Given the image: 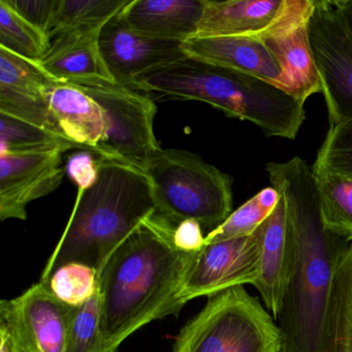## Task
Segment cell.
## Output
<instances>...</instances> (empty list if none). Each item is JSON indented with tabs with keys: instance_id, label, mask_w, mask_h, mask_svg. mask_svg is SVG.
Wrapping results in <instances>:
<instances>
[{
	"instance_id": "cell-1",
	"label": "cell",
	"mask_w": 352,
	"mask_h": 352,
	"mask_svg": "<svg viewBox=\"0 0 352 352\" xmlns=\"http://www.w3.org/2000/svg\"><path fill=\"white\" fill-rule=\"evenodd\" d=\"M285 205L294 261L277 324L280 352H322L323 327L340 259L350 242L325 230L312 168L294 157L265 166Z\"/></svg>"
},
{
	"instance_id": "cell-2",
	"label": "cell",
	"mask_w": 352,
	"mask_h": 352,
	"mask_svg": "<svg viewBox=\"0 0 352 352\" xmlns=\"http://www.w3.org/2000/svg\"><path fill=\"white\" fill-rule=\"evenodd\" d=\"M175 226L154 214L109 257L98 274L102 352L156 319L182 309L178 294L197 253L174 243Z\"/></svg>"
},
{
	"instance_id": "cell-3",
	"label": "cell",
	"mask_w": 352,
	"mask_h": 352,
	"mask_svg": "<svg viewBox=\"0 0 352 352\" xmlns=\"http://www.w3.org/2000/svg\"><path fill=\"white\" fill-rule=\"evenodd\" d=\"M98 157V180L90 188L78 191L71 217L41 282L67 263H86L100 274L114 251L155 214L153 189L145 170Z\"/></svg>"
},
{
	"instance_id": "cell-4",
	"label": "cell",
	"mask_w": 352,
	"mask_h": 352,
	"mask_svg": "<svg viewBox=\"0 0 352 352\" xmlns=\"http://www.w3.org/2000/svg\"><path fill=\"white\" fill-rule=\"evenodd\" d=\"M133 89L207 102L228 117L252 122L270 137L296 139L306 116L304 102L277 86L188 55L138 76Z\"/></svg>"
},
{
	"instance_id": "cell-5",
	"label": "cell",
	"mask_w": 352,
	"mask_h": 352,
	"mask_svg": "<svg viewBox=\"0 0 352 352\" xmlns=\"http://www.w3.org/2000/svg\"><path fill=\"white\" fill-rule=\"evenodd\" d=\"M155 214L172 226L197 220L208 234L232 213V179L192 152L160 149L145 166Z\"/></svg>"
},
{
	"instance_id": "cell-6",
	"label": "cell",
	"mask_w": 352,
	"mask_h": 352,
	"mask_svg": "<svg viewBox=\"0 0 352 352\" xmlns=\"http://www.w3.org/2000/svg\"><path fill=\"white\" fill-rule=\"evenodd\" d=\"M282 337L271 313L236 286L210 296L184 325L173 352H280Z\"/></svg>"
},
{
	"instance_id": "cell-7",
	"label": "cell",
	"mask_w": 352,
	"mask_h": 352,
	"mask_svg": "<svg viewBox=\"0 0 352 352\" xmlns=\"http://www.w3.org/2000/svg\"><path fill=\"white\" fill-rule=\"evenodd\" d=\"M87 92L104 110L107 133L96 154L144 170L162 147L154 133L155 102L139 90L117 83L74 84Z\"/></svg>"
},
{
	"instance_id": "cell-8",
	"label": "cell",
	"mask_w": 352,
	"mask_h": 352,
	"mask_svg": "<svg viewBox=\"0 0 352 352\" xmlns=\"http://www.w3.org/2000/svg\"><path fill=\"white\" fill-rule=\"evenodd\" d=\"M315 0H205L195 36H280L309 23Z\"/></svg>"
},
{
	"instance_id": "cell-9",
	"label": "cell",
	"mask_w": 352,
	"mask_h": 352,
	"mask_svg": "<svg viewBox=\"0 0 352 352\" xmlns=\"http://www.w3.org/2000/svg\"><path fill=\"white\" fill-rule=\"evenodd\" d=\"M308 34L329 124L352 120V45L331 0H315Z\"/></svg>"
},
{
	"instance_id": "cell-10",
	"label": "cell",
	"mask_w": 352,
	"mask_h": 352,
	"mask_svg": "<svg viewBox=\"0 0 352 352\" xmlns=\"http://www.w3.org/2000/svg\"><path fill=\"white\" fill-rule=\"evenodd\" d=\"M261 263V230L251 236L205 244L191 263L178 294L181 307L245 284L254 285Z\"/></svg>"
},
{
	"instance_id": "cell-11",
	"label": "cell",
	"mask_w": 352,
	"mask_h": 352,
	"mask_svg": "<svg viewBox=\"0 0 352 352\" xmlns=\"http://www.w3.org/2000/svg\"><path fill=\"white\" fill-rule=\"evenodd\" d=\"M73 307L59 300L43 282L0 302V317L11 323L25 352H67Z\"/></svg>"
},
{
	"instance_id": "cell-12",
	"label": "cell",
	"mask_w": 352,
	"mask_h": 352,
	"mask_svg": "<svg viewBox=\"0 0 352 352\" xmlns=\"http://www.w3.org/2000/svg\"><path fill=\"white\" fill-rule=\"evenodd\" d=\"M61 150L0 154V219H28V206L58 188Z\"/></svg>"
},
{
	"instance_id": "cell-13",
	"label": "cell",
	"mask_w": 352,
	"mask_h": 352,
	"mask_svg": "<svg viewBox=\"0 0 352 352\" xmlns=\"http://www.w3.org/2000/svg\"><path fill=\"white\" fill-rule=\"evenodd\" d=\"M120 12L104 24L100 34L102 58L117 84L133 88L138 76L186 56L182 42L135 32Z\"/></svg>"
},
{
	"instance_id": "cell-14",
	"label": "cell",
	"mask_w": 352,
	"mask_h": 352,
	"mask_svg": "<svg viewBox=\"0 0 352 352\" xmlns=\"http://www.w3.org/2000/svg\"><path fill=\"white\" fill-rule=\"evenodd\" d=\"M261 263L254 287L267 310L277 320L281 312L294 261V246L286 218L285 205L280 197L273 213L259 226Z\"/></svg>"
},
{
	"instance_id": "cell-15",
	"label": "cell",
	"mask_w": 352,
	"mask_h": 352,
	"mask_svg": "<svg viewBox=\"0 0 352 352\" xmlns=\"http://www.w3.org/2000/svg\"><path fill=\"white\" fill-rule=\"evenodd\" d=\"M188 56L265 80L286 92L283 71L263 40L246 36H193L183 43Z\"/></svg>"
},
{
	"instance_id": "cell-16",
	"label": "cell",
	"mask_w": 352,
	"mask_h": 352,
	"mask_svg": "<svg viewBox=\"0 0 352 352\" xmlns=\"http://www.w3.org/2000/svg\"><path fill=\"white\" fill-rule=\"evenodd\" d=\"M102 30L69 32L51 41L38 65L59 82L71 84L116 83L102 58Z\"/></svg>"
},
{
	"instance_id": "cell-17",
	"label": "cell",
	"mask_w": 352,
	"mask_h": 352,
	"mask_svg": "<svg viewBox=\"0 0 352 352\" xmlns=\"http://www.w3.org/2000/svg\"><path fill=\"white\" fill-rule=\"evenodd\" d=\"M48 104L61 135L78 149L96 153L107 133L100 104L79 86L65 82L51 88Z\"/></svg>"
},
{
	"instance_id": "cell-18",
	"label": "cell",
	"mask_w": 352,
	"mask_h": 352,
	"mask_svg": "<svg viewBox=\"0 0 352 352\" xmlns=\"http://www.w3.org/2000/svg\"><path fill=\"white\" fill-rule=\"evenodd\" d=\"M205 0H131L120 12L131 30L184 43L197 36Z\"/></svg>"
},
{
	"instance_id": "cell-19",
	"label": "cell",
	"mask_w": 352,
	"mask_h": 352,
	"mask_svg": "<svg viewBox=\"0 0 352 352\" xmlns=\"http://www.w3.org/2000/svg\"><path fill=\"white\" fill-rule=\"evenodd\" d=\"M283 71L286 92L300 102L321 92L320 78L309 40L308 24L263 40Z\"/></svg>"
},
{
	"instance_id": "cell-20",
	"label": "cell",
	"mask_w": 352,
	"mask_h": 352,
	"mask_svg": "<svg viewBox=\"0 0 352 352\" xmlns=\"http://www.w3.org/2000/svg\"><path fill=\"white\" fill-rule=\"evenodd\" d=\"M322 352H352V242L336 271L323 327Z\"/></svg>"
},
{
	"instance_id": "cell-21",
	"label": "cell",
	"mask_w": 352,
	"mask_h": 352,
	"mask_svg": "<svg viewBox=\"0 0 352 352\" xmlns=\"http://www.w3.org/2000/svg\"><path fill=\"white\" fill-rule=\"evenodd\" d=\"M131 0H56L47 36L49 42L61 34L102 30Z\"/></svg>"
},
{
	"instance_id": "cell-22",
	"label": "cell",
	"mask_w": 352,
	"mask_h": 352,
	"mask_svg": "<svg viewBox=\"0 0 352 352\" xmlns=\"http://www.w3.org/2000/svg\"><path fill=\"white\" fill-rule=\"evenodd\" d=\"M313 172V170H312ZM325 230L352 242V179L313 172Z\"/></svg>"
},
{
	"instance_id": "cell-23",
	"label": "cell",
	"mask_w": 352,
	"mask_h": 352,
	"mask_svg": "<svg viewBox=\"0 0 352 352\" xmlns=\"http://www.w3.org/2000/svg\"><path fill=\"white\" fill-rule=\"evenodd\" d=\"M0 48L40 63L48 53L50 42L46 34L10 7L7 0H0Z\"/></svg>"
},
{
	"instance_id": "cell-24",
	"label": "cell",
	"mask_w": 352,
	"mask_h": 352,
	"mask_svg": "<svg viewBox=\"0 0 352 352\" xmlns=\"http://www.w3.org/2000/svg\"><path fill=\"white\" fill-rule=\"evenodd\" d=\"M71 149L78 148L67 138L0 113V154Z\"/></svg>"
},
{
	"instance_id": "cell-25",
	"label": "cell",
	"mask_w": 352,
	"mask_h": 352,
	"mask_svg": "<svg viewBox=\"0 0 352 352\" xmlns=\"http://www.w3.org/2000/svg\"><path fill=\"white\" fill-rule=\"evenodd\" d=\"M279 201L280 195L275 188H263L232 212L221 226L207 234L205 244L251 236L273 213Z\"/></svg>"
},
{
	"instance_id": "cell-26",
	"label": "cell",
	"mask_w": 352,
	"mask_h": 352,
	"mask_svg": "<svg viewBox=\"0 0 352 352\" xmlns=\"http://www.w3.org/2000/svg\"><path fill=\"white\" fill-rule=\"evenodd\" d=\"M58 82L38 63L0 48V88L48 98L51 88Z\"/></svg>"
},
{
	"instance_id": "cell-27",
	"label": "cell",
	"mask_w": 352,
	"mask_h": 352,
	"mask_svg": "<svg viewBox=\"0 0 352 352\" xmlns=\"http://www.w3.org/2000/svg\"><path fill=\"white\" fill-rule=\"evenodd\" d=\"M43 283L59 300L78 308L98 292V273L86 263H67L55 270Z\"/></svg>"
},
{
	"instance_id": "cell-28",
	"label": "cell",
	"mask_w": 352,
	"mask_h": 352,
	"mask_svg": "<svg viewBox=\"0 0 352 352\" xmlns=\"http://www.w3.org/2000/svg\"><path fill=\"white\" fill-rule=\"evenodd\" d=\"M67 352H102L100 287L85 304L74 309Z\"/></svg>"
},
{
	"instance_id": "cell-29",
	"label": "cell",
	"mask_w": 352,
	"mask_h": 352,
	"mask_svg": "<svg viewBox=\"0 0 352 352\" xmlns=\"http://www.w3.org/2000/svg\"><path fill=\"white\" fill-rule=\"evenodd\" d=\"M312 170L352 179V120L329 127Z\"/></svg>"
},
{
	"instance_id": "cell-30",
	"label": "cell",
	"mask_w": 352,
	"mask_h": 352,
	"mask_svg": "<svg viewBox=\"0 0 352 352\" xmlns=\"http://www.w3.org/2000/svg\"><path fill=\"white\" fill-rule=\"evenodd\" d=\"M0 113L63 135L51 113L47 98L26 96L7 88H0Z\"/></svg>"
},
{
	"instance_id": "cell-31",
	"label": "cell",
	"mask_w": 352,
	"mask_h": 352,
	"mask_svg": "<svg viewBox=\"0 0 352 352\" xmlns=\"http://www.w3.org/2000/svg\"><path fill=\"white\" fill-rule=\"evenodd\" d=\"M100 157L88 150L75 152L67 158L65 172L79 190L90 188L98 180Z\"/></svg>"
},
{
	"instance_id": "cell-32",
	"label": "cell",
	"mask_w": 352,
	"mask_h": 352,
	"mask_svg": "<svg viewBox=\"0 0 352 352\" xmlns=\"http://www.w3.org/2000/svg\"><path fill=\"white\" fill-rule=\"evenodd\" d=\"M7 3L30 23L47 34L54 15L56 0H7Z\"/></svg>"
},
{
	"instance_id": "cell-33",
	"label": "cell",
	"mask_w": 352,
	"mask_h": 352,
	"mask_svg": "<svg viewBox=\"0 0 352 352\" xmlns=\"http://www.w3.org/2000/svg\"><path fill=\"white\" fill-rule=\"evenodd\" d=\"M173 238L177 248L184 252L197 253L205 246L206 236L197 220H184L175 226Z\"/></svg>"
},
{
	"instance_id": "cell-34",
	"label": "cell",
	"mask_w": 352,
	"mask_h": 352,
	"mask_svg": "<svg viewBox=\"0 0 352 352\" xmlns=\"http://www.w3.org/2000/svg\"><path fill=\"white\" fill-rule=\"evenodd\" d=\"M0 352H25L15 329L0 317Z\"/></svg>"
},
{
	"instance_id": "cell-35",
	"label": "cell",
	"mask_w": 352,
	"mask_h": 352,
	"mask_svg": "<svg viewBox=\"0 0 352 352\" xmlns=\"http://www.w3.org/2000/svg\"><path fill=\"white\" fill-rule=\"evenodd\" d=\"M331 5L352 45V0H331Z\"/></svg>"
}]
</instances>
